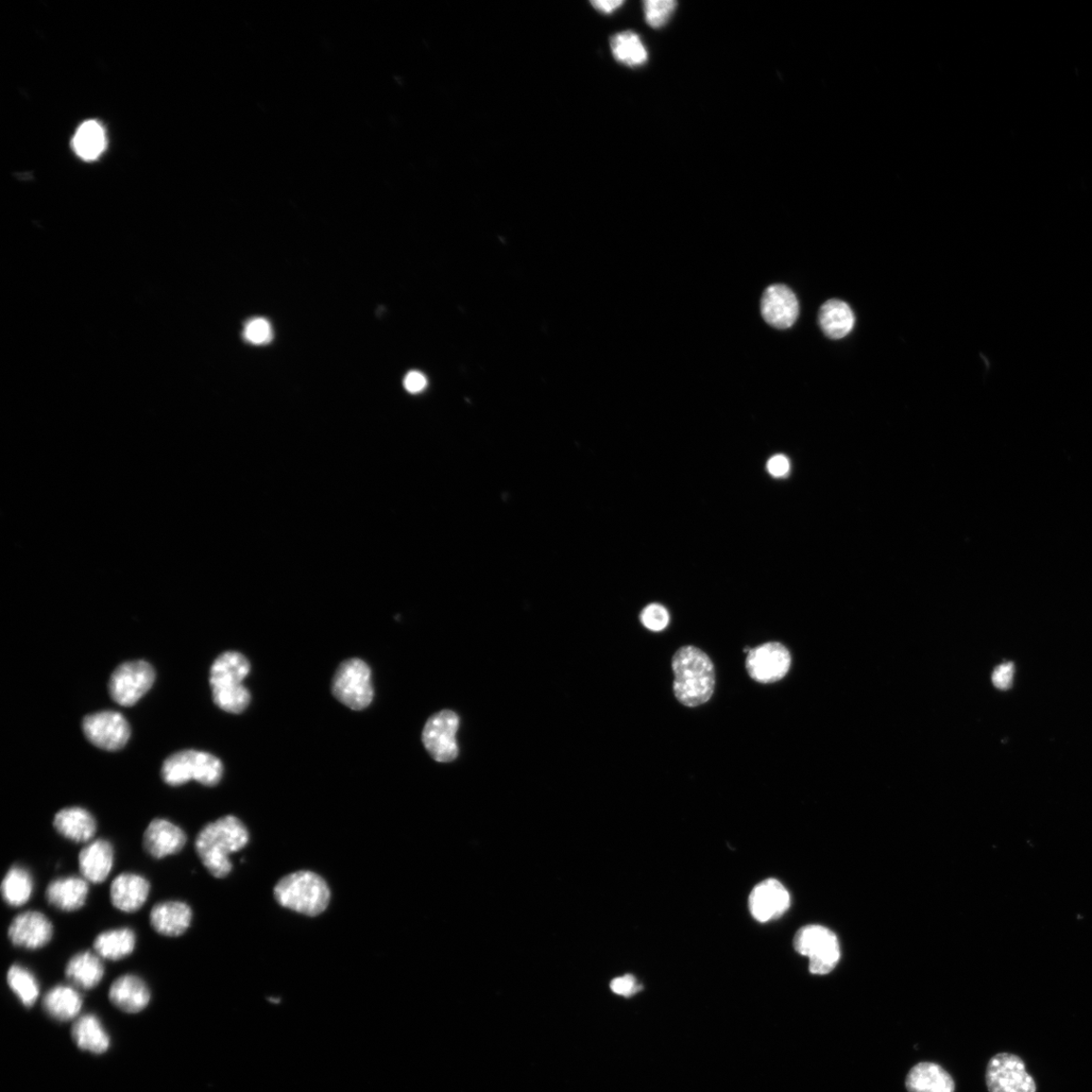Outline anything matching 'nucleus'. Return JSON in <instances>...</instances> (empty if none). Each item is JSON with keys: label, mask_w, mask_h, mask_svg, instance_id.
<instances>
[{"label": "nucleus", "mask_w": 1092, "mask_h": 1092, "mask_svg": "<svg viewBox=\"0 0 1092 1092\" xmlns=\"http://www.w3.org/2000/svg\"><path fill=\"white\" fill-rule=\"evenodd\" d=\"M248 842L249 832L241 819L227 815L199 832L196 850L209 873L221 879L232 872L230 856L245 848Z\"/></svg>", "instance_id": "obj_1"}, {"label": "nucleus", "mask_w": 1092, "mask_h": 1092, "mask_svg": "<svg viewBox=\"0 0 1092 1092\" xmlns=\"http://www.w3.org/2000/svg\"><path fill=\"white\" fill-rule=\"evenodd\" d=\"M672 668L674 693L681 704L693 708L710 701L715 688L714 664L701 648L692 645L679 648L673 657Z\"/></svg>", "instance_id": "obj_2"}, {"label": "nucleus", "mask_w": 1092, "mask_h": 1092, "mask_svg": "<svg viewBox=\"0 0 1092 1092\" xmlns=\"http://www.w3.org/2000/svg\"><path fill=\"white\" fill-rule=\"evenodd\" d=\"M275 896L283 908L317 916L328 908L331 892L326 881L318 874L298 872L280 880Z\"/></svg>", "instance_id": "obj_3"}, {"label": "nucleus", "mask_w": 1092, "mask_h": 1092, "mask_svg": "<svg viewBox=\"0 0 1092 1092\" xmlns=\"http://www.w3.org/2000/svg\"><path fill=\"white\" fill-rule=\"evenodd\" d=\"M223 764L215 756L195 749L181 750L166 759L162 778L172 787L196 780L206 787H216L223 776Z\"/></svg>", "instance_id": "obj_4"}, {"label": "nucleus", "mask_w": 1092, "mask_h": 1092, "mask_svg": "<svg viewBox=\"0 0 1092 1092\" xmlns=\"http://www.w3.org/2000/svg\"><path fill=\"white\" fill-rule=\"evenodd\" d=\"M797 953L809 959V971L814 976H827L838 965L841 948L837 935L817 925L801 928L794 937Z\"/></svg>", "instance_id": "obj_5"}, {"label": "nucleus", "mask_w": 1092, "mask_h": 1092, "mask_svg": "<svg viewBox=\"0 0 1092 1092\" xmlns=\"http://www.w3.org/2000/svg\"><path fill=\"white\" fill-rule=\"evenodd\" d=\"M332 692L337 701L352 710L366 709L372 703L371 671L367 662L350 659L339 665Z\"/></svg>", "instance_id": "obj_6"}, {"label": "nucleus", "mask_w": 1092, "mask_h": 1092, "mask_svg": "<svg viewBox=\"0 0 1092 1092\" xmlns=\"http://www.w3.org/2000/svg\"><path fill=\"white\" fill-rule=\"evenodd\" d=\"M155 680L156 672L150 663L144 661L122 663L110 680L113 701L122 706H133L151 689Z\"/></svg>", "instance_id": "obj_7"}, {"label": "nucleus", "mask_w": 1092, "mask_h": 1092, "mask_svg": "<svg viewBox=\"0 0 1092 1092\" xmlns=\"http://www.w3.org/2000/svg\"><path fill=\"white\" fill-rule=\"evenodd\" d=\"M986 1084L989 1092H1037L1025 1062L1012 1053H999L989 1060Z\"/></svg>", "instance_id": "obj_8"}, {"label": "nucleus", "mask_w": 1092, "mask_h": 1092, "mask_svg": "<svg viewBox=\"0 0 1092 1092\" xmlns=\"http://www.w3.org/2000/svg\"><path fill=\"white\" fill-rule=\"evenodd\" d=\"M458 727V715L451 710L437 712L426 723L422 742L436 762L450 763L458 757L459 748L456 742Z\"/></svg>", "instance_id": "obj_9"}, {"label": "nucleus", "mask_w": 1092, "mask_h": 1092, "mask_svg": "<svg viewBox=\"0 0 1092 1092\" xmlns=\"http://www.w3.org/2000/svg\"><path fill=\"white\" fill-rule=\"evenodd\" d=\"M791 655L780 642H766L750 648L746 668L750 678L761 684H772L788 675Z\"/></svg>", "instance_id": "obj_10"}, {"label": "nucleus", "mask_w": 1092, "mask_h": 1092, "mask_svg": "<svg viewBox=\"0 0 1092 1092\" xmlns=\"http://www.w3.org/2000/svg\"><path fill=\"white\" fill-rule=\"evenodd\" d=\"M85 737L95 746L116 750L125 746L131 735L130 725L121 713L100 711L83 720Z\"/></svg>", "instance_id": "obj_11"}, {"label": "nucleus", "mask_w": 1092, "mask_h": 1092, "mask_svg": "<svg viewBox=\"0 0 1092 1092\" xmlns=\"http://www.w3.org/2000/svg\"><path fill=\"white\" fill-rule=\"evenodd\" d=\"M54 928L40 912H26L15 916L9 928V937L15 947L37 950L52 940Z\"/></svg>", "instance_id": "obj_12"}, {"label": "nucleus", "mask_w": 1092, "mask_h": 1092, "mask_svg": "<svg viewBox=\"0 0 1092 1092\" xmlns=\"http://www.w3.org/2000/svg\"><path fill=\"white\" fill-rule=\"evenodd\" d=\"M790 907V894L776 879L758 884L748 898L750 914L760 923L780 918Z\"/></svg>", "instance_id": "obj_13"}, {"label": "nucleus", "mask_w": 1092, "mask_h": 1092, "mask_svg": "<svg viewBox=\"0 0 1092 1092\" xmlns=\"http://www.w3.org/2000/svg\"><path fill=\"white\" fill-rule=\"evenodd\" d=\"M765 321L777 329H788L799 316V303L791 289L783 284L767 287L761 302Z\"/></svg>", "instance_id": "obj_14"}, {"label": "nucleus", "mask_w": 1092, "mask_h": 1092, "mask_svg": "<svg viewBox=\"0 0 1092 1092\" xmlns=\"http://www.w3.org/2000/svg\"><path fill=\"white\" fill-rule=\"evenodd\" d=\"M185 832L167 819L157 818L145 830L143 846L152 858L164 859L178 854L186 844Z\"/></svg>", "instance_id": "obj_15"}, {"label": "nucleus", "mask_w": 1092, "mask_h": 1092, "mask_svg": "<svg viewBox=\"0 0 1092 1092\" xmlns=\"http://www.w3.org/2000/svg\"><path fill=\"white\" fill-rule=\"evenodd\" d=\"M149 893V881L135 873H123L116 876L110 891L113 906L127 914L136 913L142 909Z\"/></svg>", "instance_id": "obj_16"}, {"label": "nucleus", "mask_w": 1092, "mask_h": 1092, "mask_svg": "<svg viewBox=\"0 0 1092 1092\" xmlns=\"http://www.w3.org/2000/svg\"><path fill=\"white\" fill-rule=\"evenodd\" d=\"M193 911L182 901H164L157 904L150 913V924L157 933L164 936H179L191 927Z\"/></svg>", "instance_id": "obj_17"}, {"label": "nucleus", "mask_w": 1092, "mask_h": 1092, "mask_svg": "<svg viewBox=\"0 0 1092 1092\" xmlns=\"http://www.w3.org/2000/svg\"><path fill=\"white\" fill-rule=\"evenodd\" d=\"M250 673V662L241 653L226 652L212 664L210 684L212 690H233L243 687Z\"/></svg>", "instance_id": "obj_18"}, {"label": "nucleus", "mask_w": 1092, "mask_h": 1092, "mask_svg": "<svg viewBox=\"0 0 1092 1092\" xmlns=\"http://www.w3.org/2000/svg\"><path fill=\"white\" fill-rule=\"evenodd\" d=\"M89 893L90 887L87 880L70 876L51 882L46 890V899L55 909L72 913L84 907Z\"/></svg>", "instance_id": "obj_19"}, {"label": "nucleus", "mask_w": 1092, "mask_h": 1092, "mask_svg": "<svg viewBox=\"0 0 1092 1092\" xmlns=\"http://www.w3.org/2000/svg\"><path fill=\"white\" fill-rule=\"evenodd\" d=\"M114 848L107 841L98 839L84 847L79 852L80 872L91 883H102L110 876L114 866Z\"/></svg>", "instance_id": "obj_20"}, {"label": "nucleus", "mask_w": 1092, "mask_h": 1092, "mask_svg": "<svg viewBox=\"0 0 1092 1092\" xmlns=\"http://www.w3.org/2000/svg\"><path fill=\"white\" fill-rule=\"evenodd\" d=\"M111 1002L125 1013L136 1014L147 1008L151 994L145 981L136 976L118 977L111 986Z\"/></svg>", "instance_id": "obj_21"}, {"label": "nucleus", "mask_w": 1092, "mask_h": 1092, "mask_svg": "<svg viewBox=\"0 0 1092 1092\" xmlns=\"http://www.w3.org/2000/svg\"><path fill=\"white\" fill-rule=\"evenodd\" d=\"M53 826L62 837L75 843L92 841L97 829L94 815L81 808L61 809L54 817Z\"/></svg>", "instance_id": "obj_22"}, {"label": "nucleus", "mask_w": 1092, "mask_h": 1092, "mask_svg": "<svg viewBox=\"0 0 1092 1092\" xmlns=\"http://www.w3.org/2000/svg\"><path fill=\"white\" fill-rule=\"evenodd\" d=\"M65 976L73 985L90 991L104 978L105 966L96 953L80 952L68 961Z\"/></svg>", "instance_id": "obj_23"}, {"label": "nucleus", "mask_w": 1092, "mask_h": 1092, "mask_svg": "<svg viewBox=\"0 0 1092 1092\" xmlns=\"http://www.w3.org/2000/svg\"><path fill=\"white\" fill-rule=\"evenodd\" d=\"M906 1086L909 1092H955L951 1075L940 1065L921 1062L909 1072Z\"/></svg>", "instance_id": "obj_24"}, {"label": "nucleus", "mask_w": 1092, "mask_h": 1092, "mask_svg": "<svg viewBox=\"0 0 1092 1092\" xmlns=\"http://www.w3.org/2000/svg\"><path fill=\"white\" fill-rule=\"evenodd\" d=\"M818 321L826 336L838 340L851 332L856 319L847 303L841 300H830L822 305Z\"/></svg>", "instance_id": "obj_25"}, {"label": "nucleus", "mask_w": 1092, "mask_h": 1092, "mask_svg": "<svg viewBox=\"0 0 1092 1092\" xmlns=\"http://www.w3.org/2000/svg\"><path fill=\"white\" fill-rule=\"evenodd\" d=\"M136 948V934L129 928L115 929L99 934L94 949L100 958L110 961L123 960Z\"/></svg>", "instance_id": "obj_26"}, {"label": "nucleus", "mask_w": 1092, "mask_h": 1092, "mask_svg": "<svg viewBox=\"0 0 1092 1092\" xmlns=\"http://www.w3.org/2000/svg\"><path fill=\"white\" fill-rule=\"evenodd\" d=\"M43 1006L51 1018L67 1021L78 1016L82 1008V998L74 987L58 985L47 993Z\"/></svg>", "instance_id": "obj_27"}, {"label": "nucleus", "mask_w": 1092, "mask_h": 1092, "mask_svg": "<svg viewBox=\"0 0 1092 1092\" xmlns=\"http://www.w3.org/2000/svg\"><path fill=\"white\" fill-rule=\"evenodd\" d=\"M73 1038L80 1049L92 1053H104L110 1047L109 1035L93 1015L83 1016L74 1022Z\"/></svg>", "instance_id": "obj_28"}, {"label": "nucleus", "mask_w": 1092, "mask_h": 1092, "mask_svg": "<svg viewBox=\"0 0 1092 1092\" xmlns=\"http://www.w3.org/2000/svg\"><path fill=\"white\" fill-rule=\"evenodd\" d=\"M73 146L81 159L85 161L96 160L107 147L104 127L96 121L84 122L74 136Z\"/></svg>", "instance_id": "obj_29"}, {"label": "nucleus", "mask_w": 1092, "mask_h": 1092, "mask_svg": "<svg viewBox=\"0 0 1092 1092\" xmlns=\"http://www.w3.org/2000/svg\"><path fill=\"white\" fill-rule=\"evenodd\" d=\"M33 892V879L27 868L13 866L2 883V895L8 906L19 908L26 904Z\"/></svg>", "instance_id": "obj_30"}, {"label": "nucleus", "mask_w": 1092, "mask_h": 1092, "mask_svg": "<svg viewBox=\"0 0 1092 1092\" xmlns=\"http://www.w3.org/2000/svg\"><path fill=\"white\" fill-rule=\"evenodd\" d=\"M610 46L614 58L624 65L638 67L647 61L646 49L634 32L617 33L612 37Z\"/></svg>", "instance_id": "obj_31"}, {"label": "nucleus", "mask_w": 1092, "mask_h": 1092, "mask_svg": "<svg viewBox=\"0 0 1092 1092\" xmlns=\"http://www.w3.org/2000/svg\"><path fill=\"white\" fill-rule=\"evenodd\" d=\"M8 984L22 1003L31 1008L36 1003L40 988L35 976L21 965H12L8 971Z\"/></svg>", "instance_id": "obj_32"}, {"label": "nucleus", "mask_w": 1092, "mask_h": 1092, "mask_svg": "<svg viewBox=\"0 0 1092 1092\" xmlns=\"http://www.w3.org/2000/svg\"><path fill=\"white\" fill-rule=\"evenodd\" d=\"M212 691L215 704L226 712L242 713L250 704L251 694L245 686L234 690Z\"/></svg>", "instance_id": "obj_33"}, {"label": "nucleus", "mask_w": 1092, "mask_h": 1092, "mask_svg": "<svg viewBox=\"0 0 1092 1092\" xmlns=\"http://www.w3.org/2000/svg\"><path fill=\"white\" fill-rule=\"evenodd\" d=\"M643 6L646 23L659 29L669 22L677 3L674 0H646Z\"/></svg>", "instance_id": "obj_34"}, {"label": "nucleus", "mask_w": 1092, "mask_h": 1092, "mask_svg": "<svg viewBox=\"0 0 1092 1092\" xmlns=\"http://www.w3.org/2000/svg\"><path fill=\"white\" fill-rule=\"evenodd\" d=\"M640 621L644 627L658 633V631L668 626L670 622L669 612L660 604H651L642 610Z\"/></svg>", "instance_id": "obj_35"}, {"label": "nucleus", "mask_w": 1092, "mask_h": 1092, "mask_svg": "<svg viewBox=\"0 0 1092 1092\" xmlns=\"http://www.w3.org/2000/svg\"><path fill=\"white\" fill-rule=\"evenodd\" d=\"M269 323L262 318L251 320L245 328V338L253 345H262L271 339Z\"/></svg>", "instance_id": "obj_36"}, {"label": "nucleus", "mask_w": 1092, "mask_h": 1092, "mask_svg": "<svg viewBox=\"0 0 1092 1092\" xmlns=\"http://www.w3.org/2000/svg\"><path fill=\"white\" fill-rule=\"evenodd\" d=\"M611 991L619 996L631 997L638 994L641 986L638 983L635 976L627 975L621 977L613 979L610 984Z\"/></svg>", "instance_id": "obj_37"}, {"label": "nucleus", "mask_w": 1092, "mask_h": 1092, "mask_svg": "<svg viewBox=\"0 0 1092 1092\" xmlns=\"http://www.w3.org/2000/svg\"><path fill=\"white\" fill-rule=\"evenodd\" d=\"M1014 674V662H1004L999 664L993 674L994 685L1000 690L1010 689L1013 685Z\"/></svg>", "instance_id": "obj_38"}, {"label": "nucleus", "mask_w": 1092, "mask_h": 1092, "mask_svg": "<svg viewBox=\"0 0 1092 1092\" xmlns=\"http://www.w3.org/2000/svg\"><path fill=\"white\" fill-rule=\"evenodd\" d=\"M405 388L411 394H418L426 387H428V380L425 375L418 371H411L407 374L404 382Z\"/></svg>", "instance_id": "obj_39"}, {"label": "nucleus", "mask_w": 1092, "mask_h": 1092, "mask_svg": "<svg viewBox=\"0 0 1092 1092\" xmlns=\"http://www.w3.org/2000/svg\"><path fill=\"white\" fill-rule=\"evenodd\" d=\"M790 470L789 460L782 454L773 456L767 463V471L777 477L787 475Z\"/></svg>", "instance_id": "obj_40"}, {"label": "nucleus", "mask_w": 1092, "mask_h": 1092, "mask_svg": "<svg viewBox=\"0 0 1092 1092\" xmlns=\"http://www.w3.org/2000/svg\"><path fill=\"white\" fill-rule=\"evenodd\" d=\"M623 4L621 0H596V2L591 3L594 9L604 14L613 13L623 6Z\"/></svg>", "instance_id": "obj_41"}]
</instances>
